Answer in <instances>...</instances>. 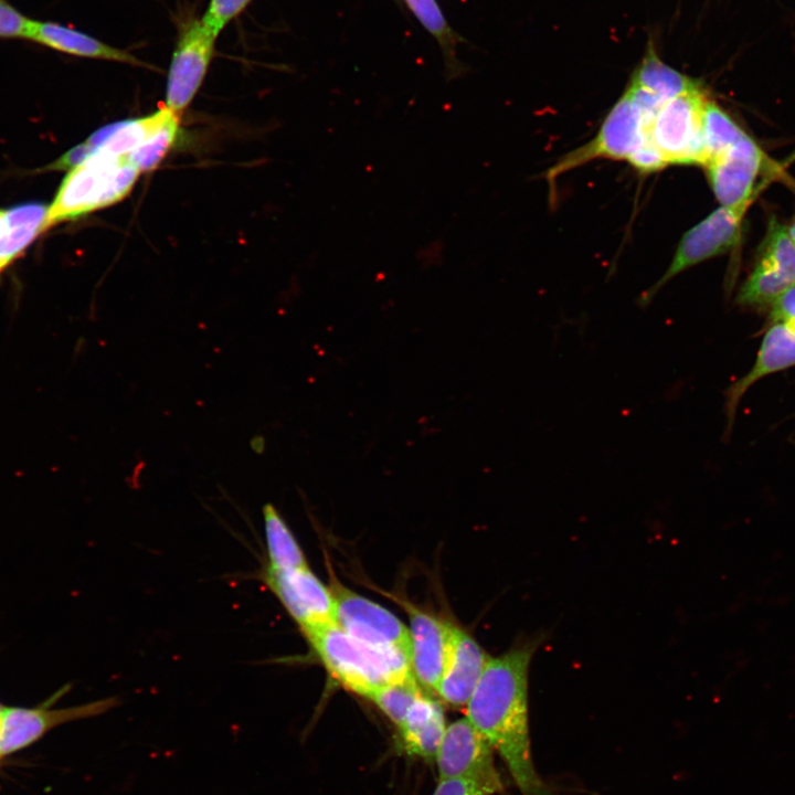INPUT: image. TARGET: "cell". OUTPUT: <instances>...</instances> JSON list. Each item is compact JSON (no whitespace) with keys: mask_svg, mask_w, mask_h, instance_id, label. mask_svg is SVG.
<instances>
[{"mask_svg":"<svg viewBox=\"0 0 795 795\" xmlns=\"http://www.w3.org/2000/svg\"><path fill=\"white\" fill-rule=\"evenodd\" d=\"M541 636L490 657L466 704V718L487 739L521 795H551L537 773L529 729L528 678Z\"/></svg>","mask_w":795,"mask_h":795,"instance_id":"6da1fadb","label":"cell"},{"mask_svg":"<svg viewBox=\"0 0 795 795\" xmlns=\"http://www.w3.org/2000/svg\"><path fill=\"white\" fill-rule=\"evenodd\" d=\"M89 150L67 170L49 205L46 231L121 201L140 171L124 156H116L86 140Z\"/></svg>","mask_w":795,"mask_h":795,"instance_id":"7a4b0ae2","label":"cell"},{"mask_svg":"<svg viewBox=\"0 0 795 795\" xmlns=\"http://www.w3.org/2000/svg\"><path fill=\"white\" fill-rule=\"evenodd\" d=\"M305 636L329 674L359 696L370 699L385 686L415 678L407 657L367 645L337 624Z\"/></svg>","mask_w":795,"mask_h":795,"instance_id":"3957f363","label":"cell"},{"mask_svg":"<svg viewBox=\"0 0 795 795\" xmlns=\"http://www.w3.org/2000/svg\"><path fill=\"white\" fill-rule=\"evenodd\" d=\"M707 98L698 87L668 99L655 115L648 138L668 163L706 166L702 113Z\"/></svg>","mask_w":795,"mask_h":795,"instance_id":"277c9868","label":"cell"},{"mask_svg":"<svg viewBox=\"0 0 795 795\" xmlns=\"http://www.w3.org/2000/svg\"><path fill=\"white\" fill-rule=\"evenodd\" d=\"M648 123L640 108L625 91L604 119L596 136L566 153L547 172L549 181L597 158L628 160L648 138Z\"/></svg>","mask_w":795,"mask_h":795,"instance_id":"5b68a950","label":"cell"},{"mask_svg":"<svg viewBox=\"0 0 795 795\" xmlns=\"http://www.w3.org/2000/svg\"><path fill=\"white\" fill-rule=\"evenodd\" d=\"M329 590L335 602L336 624L342 630L374 648L410 659L411 636L402 621L380 604L343 586L333 576Z\"/></svg>","mask_w":795,"mask_h":795,"instance_id":"8992f818","label":"cell"},{"mask_svg":"<svg viewBox=\"0 0 795 795\" xmlns=\"http://www.w3.org/2000/svg\"><path fill=\"white\" fill-rule=\"evenodd\" d=\"M745 213L721 205L687 231L667 271L640 296V306H647L666 283L685 269L732 251L740 242Z\"/></svg>","mask_w":795,"mask_h":795,"instance_id":"52a82bcc","label":"cell"},{"mask_svg":"<svg viewBox=\"0 0 795 795\" xmlns=\"http://www.w3.org/2000/svg\"><path fill=\"white\" fill-rule=\"evenodd\" d=\"M795 286V243L785 225L771 219L751 273L740 287L735 303L742 307L771 305Z\"/></svg>","mask_w":795,"mask_h":795,"instance_id":"ba28073f","label":"cell"},{"mask_svg":"<svg viewBox=\"0 0 795 795\" xmlns=\"http://www.w3.org/2000/svg\"><path fill=\"white\" fill-rule=\"evenodd\" d=\"M263 581L305 634L336 624L335 602L309 568L274 570L265 566Z\"/></svg>","mask_w":795,"mask_h":795,"instance_id":"9c48e42d","label":"cell"},{"mask_svg":"<svg viewBox=\"0 0 795 795\" xmlns=\"http://www.w3.org/2000/svg\"><path fill=\"white\" fill-rule=\"evenodd\" d=\"M768 159L748 134L706 166L709 184L722 206L745 210L756 193V182Z\"/></svg>","mask_w":795,"mask_h":795,"instance_id":"30bf717a","label":"cell"},{"mask_svg":"<svg viewBox=\"0 0 795 795\" xmlns=\"http://www.w3.org/2000/svg\"><path fill=\"white\" fill-rule=\"evenodd\" d=\"M216 36L201 22L191 21L181 32L168 73L166 107L181 118L199 91L214 54Z\"/></svg>","mask_w":795,"mask_h":795,"instance_id":"8fae6325","label":"cell"},{"mask_svg":"<svg viewBox=\"0 0 795 795\" xmlns=\"http://www.w3.org/2000/svg\"><path fill=\"white\" fill-rule=\"evenodd\" d=\"M117 704V698L110 697L64 709L4 708L0 717V757L30 745L56 725L103 714Z\"/></svg>","mask_w":795,"mask_h":795,"instance_id":"7c38bea8","label":"cell"},{"mask_svg":"<svg viewBox=\"0 0 795 795\" xmlns=\"http://www.w3.org/2000/svg\"><path fill=\"white\" fill-rule=\"evenodd\" d=\"M487 739L465 717L446 725L435 756L438 780L479 777L501 780Z\"/></svg>","mask_w":795,"mask_h":795,"instance_id":"4fadbf2b","label":"cell"},{"mask_svg":"<svg viewBox=\"0 0 795 795\" xmlns=\"http://www.w3.org/2000/svg\"><path fill=\"white\" fill-rule=\"evenodd\" d=\"M404 607L410 621L413 675L423 689L435 692L446 664L452 625L413 605Z\"/></svg>","mask_w":795,"mask_h":795,"instance_id":"5bb4252c","label":"cell"},{"mask_svg":"<svg viewBox=\"0 0 795 795\" xmlns=\"http://www.w3.org/2000/svg\"><path fill=\"white\" fill-rule=\"evenodd\" d=\"M795 365V330L784 324H771L766 329L751 369L731 383L724 392L725 430L731 434L735 413L745 393L756 382Z\"/></svg>","mask_w":795,"mask_h":795,"instance_id":"9a60e30c","label":"cell"},{"mask_svg":"<svg viewBox=\"0 0 795 795\" xmlns=\"http://www.w3.org/2000/svg\"><path fill=\"white\" fill-rule=\"evenodd\" d=\"M490 656L463 629L451 626L445 668L437 696L453 707H466Z\"/></svg>","mask_w":795,"mask_h":795,"instance_id":"2e32d148","label":"cell"},{"mask_svg":"<svg viewBox=\"0 0 795 795\" xmlns=\"http://www.w3.org/2000/svg\"><path fill=\"white\" fill-rule=\"evenodd\" d=\"M398 729L407 754L434 761L446 729L442 706L423 692Z\"/></svg>","mask_w":795,"mask_h":795,"instance_id":"e0dca14e","label":"cell"},{"mask_svg":"<svg viewBox=\"0 0 795 795\" xmlns=\"http://www.w3.org/2000/svg\"><path fill=\"white\" fill-rule=\"evenodd\" d=\"M47 209L38 202L0 208V274L46 232Z\"/></svg>","mask_w":795,"mask_h":795,"instance_id":"ac0fdd59","label":"cell"},{"mask_svg":"<svg viewBox=\"0 0 795 795\" xmlns=\"http://www.w3.org/2000/svg\"><path fill=\"white\" fill-rule=\"evenodd\" d=\"M28 39L75 56L144 65L125 50L110 46L89 34L54 22L32 21Z\"/></svg>","mask_w":795,"mask_h":795,"instance_id":"d6986e66","label":"cell"},{"mask_svg":"<svg viewBox=\"0 0 795 795\" xmlns=\"http://www.w3.org/2000/svg\"><path fill=\"white\" fill-rule=\"evenodd\" d=\"M629 85L640 88L662 102L700 87L697 81L662 62L650 42Z\"/></svg>","mask_w":795,"mask_h":795,"instance_id":"ffe728a7","label":"cell"},{"mask_svg":"<svg viewBox=\"0 0 795 795\" xmlns=\"http://www.w3.org/2000/svg\"><path fill=\"white\" fill-rule=\"evenodd\" d=\"M403 2L441 47L447 78L462 76L466 67L457 57V47L464 40L447 22L437 0H403Z\"/></svg>","mask_w":795,"mask_h":795,"instance_id":"44dd1931","label":"cell"},{"mask_svg":"<svg viewBox=\"0 0 795 795\" xmlns=\"http://www.w3.org/2000/svg\"><path fill=\"white\" fill-rule=\"evenodd\" d=\"M267 564L274 570L309 568L306 556L292 530L277 509L267 504L263 507Z\"/></svg>","mask_w":795,"mask_h":795,"instance_id":"7402d4cb","label":"cell"},{"mask_svg":"<svg viewBox=\"0 0 795 795\" xmlns=\"http://www.w3.org/2000/svg\"><path fill=\"white\" fill-rule=\"evenodd\" d=\"M702 132L707 163L748 135L724 109L710 98H707L703 106Z\"/></svg>","mask_w":795,"mask_h":795,"instance_id":"603a6c76","label":"cell"},{"mask_svg":"<svg viewBox=\"0 0 795 795\" xmlns=\"http://www.w3.org/2000/svg\"><path fill=\"white\" fill-rule=\"evenodd\" d=\"M179 121L180 118L171 113L127 159L140 172L155 169L173 146L178 134Z\"/></svg>","mask_w":795,"mask_h":795,"instance_id":"cb8c5ba5","label":"cell"},{"mask_svg":"<svg viewBox=\"0 0 795 795\" xmlns=\"http://www.w3.org/2000/svg\"><path fill=\"white\" fill-rule=\"evenodd\" d=\"M422 689L414 678L385 686L378 690L370 700L399 728L412 704L423 693Z\"/></svg>","mask_w":795,"mask_h":795,"instance_id":"d4e9b609","label":"cell"},{"mask_svg":"<svg viewBox=\"0 0 795 795\" xmlns=\"http://www.w3.org/2000/svg\"><path fill=\"white\" fill-rule=\"evenodd\" d=\"M502 786L501 780L452 777L438 780L432 795H495Z\"/></svg>","mask_w":795,"mask_h":795,"instance_id":"484cf974","label":"cell"},{"mask_svg":"<svg viewBox=\"0 0 795 795\" xmlns=\"http://www.w3.org/2000/svg\"><path fill=\"white\" fill-rule=\"evenodd\" d=\"M253 0H210L201 19L203 25L218 38L219 33Z\"/></svg>","mask_w":795,"mask_h":795,"instance_id":"4316f807","label":"cell"},{"mask_svg":"<svg viewBox=\"0 0 795 795\" xmlns=\"http://www.w3.org/2000/svg\"><path fill=\"white\" fill-rule=\"evenodd\" d=\"M32 20L26 19L7 1L0 0V38H26Z\"/></svg>","mask_w":795,"mask_h":795,"instance_id":"83f0119b","label":"cell"},{"mask_svg":"<svg viewBox=\"0 0 795 795\" xmlns=\"http://www.w3.org/2000/svg\"><path fill=\"white\" fill-rule=\"evenodd\" d=\"M627 161L644 173L661 170L668 165L665 157L650 141L635 151Z\"/></svg>","mask_w":795,"mask_h":795,"instance_id":"f1b7e54d","label":"cell"},{"mask_svg":"<svg viewBox=\"0 0 795 795\" xmlns=\"http://www.w3.org/2000/svg\"><path fill=\"white\" fill-rule=\"evenodd\" d=\"M770 307L771 324H784L795 330V286L781 294Z\"/></svg>","mask_w":795,"mask_h":795,"instance_id":"f546056e","label":"cell"},{"mask_svg":"<svg viewBox=\"0 0 795 795\" xmlns=\"http://www.w3.org/2000/svg\"><path fill=\"white\" fill-rule=\"evenodd\" d=\"M785 230L791 240L795 243V220L791 224L785 225Z\"/></svg>","mask_w":795,"mask_h":795,"instance_id":"4dcf8cb0","label":"cell"},{"mask_svg":"<svg viewBox=\"0 0 795 795\" xmlns=\"http://www.w3.org/2000/svg\"><path fill=\"white\" fill-rule=\"evenodd\" d=\"M3 709H4V708L0 704V717H1V714H2Z\"/></svg>","mask_w":795,"mask_h":795,"instance_id":"1f68e13d","label":"cell"}]
</instances>
